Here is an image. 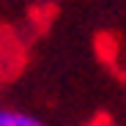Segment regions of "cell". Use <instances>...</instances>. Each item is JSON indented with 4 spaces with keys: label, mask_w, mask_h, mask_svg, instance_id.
<instances>
[{
    "label": "cell",
    "mask_w": 126,
    "mask_h": 126,
    "mask_svg": "<svg viewBox=\"0 0 126 126\" xmlns=\"http://www.w3.org/2000/svg\"><path fill=\"white\" fill-rule=\"evenodd\" d=\"M0 126H44V121L36 118L33 112H25V110L0 107Z\"/></svg>",
    "instance_id": "obj_1"
}]
</instances>
